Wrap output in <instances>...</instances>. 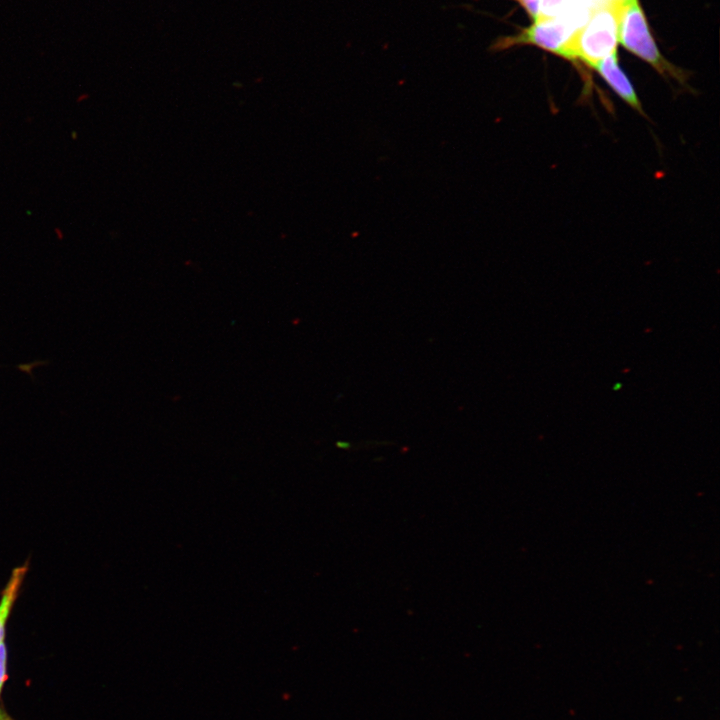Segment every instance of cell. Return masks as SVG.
<instances>
[{"instance_id":"1","label":"cell","mask_w":720,"mask_h":720,"mask_svg":"<svg viewBox=\"0 0 720 720\" xmlns=\"http://www.w3.org/2000/svg\"><path fill=\"white\" fill-rule=\"evenodd\" d=\"M621 3H603L593 7L584 24L572 35L563 57L580 60L594 68L617 53Z\"/></svg>"},{"instance_id":"2","label":"cell","mask_w":720,"mask_h":720,"mask_svg":"<svg viewBox=\"0 0 720 720\" xmlns=\"http://www.w3.org/2000/svg\"><path fill=\"white\" fill-rule=\"evenodd\" d=\"M593 9V8H592ZM592 9L574 4L565 14L551 19L537 20L520 32L497 38L490 49L501 51L519 45H534L563 57L574 32L584 24Z\"/></svg>"},{"instance_id":"3","label":"cell","mask_w":720,"mask_h":720,"mask_svg":"<svg viewBox=\"0 0 720 720\" xmlns=\"http://www.w3.org/2000/svg\"><path fill=\"white\" fill-rule=\"evenodd\" d=\"M618 42L653 66L659 73L669 75L679 81L683 80V73L660 53L638 0H624L621 3Z\"/></svg>"},{"instance_id":"4","label":"cell","mask_w":720,"mask_h":720,"mask_svg":"<svg viewBox=\"0 0 720 720\" xmlns=\"http://www.w3.org/2000/svg\"><path fill=\"white\" fill-rule=\"evenodd\" d=\"M594 69L624 102L645 115L633 85L619 66L617 53L599 62Z\"/></svg>"},{"instance_id":"5","label":"cell","mask_w":720,"mask_h":720,"mask_svg":"<svg viewBox=\"0 0 720 720\" xmlns=\"http://www.w3.org/2000/svg\"><path fill=\"white\" fill-rule=\"evenodd\" d=\"M27 572V565H22L13 570L11 577L3 590L0 600V642L4 640L5 625L12 606L16 600L18 591Z\"/></svg>"},{"instance_id":"6","label":"cell","mask_w":720,"mask_h":720,"mask_svg":"<svg viewBox=\"0 0 720 720\" xmlns=\"http://www.w3.org/2000/svg\"><path fill=\"white\" fill-rule=\"evenodd\" d=\"M574 4V0H539L538 14L534 21L559 17Z\"/></svg>"},{"instance_id":"7","label":"cell","mask_w":720,"mask_h":720,"mask_svg":"<svg viewBox=\"0 0 720 720\" xmlns=\"http://www.w3.org/2000/svg\"><path fill=\"white\" fill-rule=\"evenodd\" d=\"M7 680V651L4 640L0 642V694Z\"/></svg>"},{"instance_id":"8","label":"cell","mask_w":720,"mask_h":720,"mask_svg":"<svg viewBox=\"0 0 720 720\" xmlns=\"http://www.w3.org/2000/svg\"><path fill=\"white\" fill-rule=\"evenodd\" d=\"M336 446H337L338 448H340V449L347 450V449L350 448L351 445H350V443L347 442V441L340 440V441H337V442H336Z\"/></svg>"},{"instance_id":"9","label":"cell","mask_w":720,"mask_h":720,"mask_svg":"<svg viewBox=\"0 0 720 720\" xmlns=\"http://www.w3.org/2000/svg\"><path fill=\"white\" fill-rule=\"evenodd\" d=\"M0 720H14V719L0 707Z\"/></svg>"},{"instance_id":"10","label":"cell","mask_w":720,"mask_h":720,"mask_svg":"<svg viewBox=\"0 0 720 720\" xmlns=\"http://www.w3.org/2000/svg\"><path fill=\"white\" fill-rule=\"evenodd\" d=\"M593 1L597 2L598 4H603V3H619V2H623L624 0H593Z\"/></svg>"}]
</instances>
